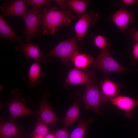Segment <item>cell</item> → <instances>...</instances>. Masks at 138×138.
I'll use <instances>...</instances> for the list:
<instances>
[{"label": "cell", "mask_w": 138, "mask_h": 138, "mask_svg": "<svg viewBox=\"0 0 138 138\" xmlns=\"http://www.w3.org/2000/svg\"><path fill=\"white\" fill-rule=\"evenodd\" d=\"M123 4L125 5H130L136 4L138 5V0H123Z\"/></svg>", "instance_id": "cell-28"}, {"label": "cell", "mask_w": 138, "mask_h": 138, "mask_svg": "<svg viewBox=\"0 0 138 138\" xmlns=\"http://www.w3.org/2000/svg\"><path fill=\"white\" fill-rule=\"evenodd\" d=\"M100 84L102 101H107L118 96L120 93V85L112 81L108 77L101 81Z\"/></svg>", "instance_id": "cell-12"}, {"label": "cell", "mask_w": 138, "mask_h": 138, "mask_svg": "<svg viewBox=\"0 0 138 138\" xmlns=\"http://www.w3.org/2000/svg\"><path fill=\"white\" fill-rule=\"evenodd\" d=\"M8 106L10 114L14 119L22 116L33 114L35 113L25 106L17 97L14 98Z\"/></svg>", "instance_id": "cell-14"}, {"label": "cell", "mask_w": 138, "mask_h": 138, "mask_svg": "<svg viewBox=\"0 0 138 138\" xmlns=\"http://www.w3.org/2000/svg\"><path fill=\"white\" fill-rule=\"evenodd\" d=\"M54 1L57 3L63 10H66L67 6L65 0H55Z\"/></svg>", "instance_id": "cell-27"}, {"label": "cell", "mask_w": 138, "mask_h": 138, "mask_svg": "<svg viewBox=\"0 0 138 138\" xmlns=\"http://www.w3.org/2000/svg\"><path fill=\"white\" fill-rule=\"evenodd\" d=\"M94 42L95 46L102 50L106 49L109 45L105 38L101 35L95 36Z\"/></svg>", "instance_id": "cell-24"}, {"label": "cell", "mask_w": 138, "mask_h": 138, "mask_svg": "<svg viewBox=\"0 0 138 138\" xmlns=\"http://www.w3.org/2000/svg\"><path fill=\"white\" fill-rule=\"evenodd\" d=\"M66 4L69 10L75 13L76 17L79 18L85 13L89 0H65Z\"/></svg>", "instance_id": "cell-17"}, {"label": "cell", "mask_w": 138, "mask_h": 138, "mask_svg": "<svg viewBox=\"0 0 138 138\" xmlns=\"http://www.w3.org/2000/svg\"><path fill=\"white\" fill-rule=\"evenodd\" d=\"M49 133L47 125L40 120L37 123L31 136L32 137L38 136L44 138Z\"/></svg>", "instance_id": "cell-22"}, {"label": "cell", "mask_w": 138, "mask_h": 138, "mask_svg": "<svg viewBox=\"0 0 138 138\" xmlns=\"http://www.w3.org/2000/svg\"><path fill=\"white\" fill-rule=\"evenodd\" d=\"M95 74L93 71L83 72L75 68L70 71L65 82V84L83 85L86 86L94 84Z\"/></svg>", "instance_id": "cell-6"}, {"label": "cell", "mask_w": 138, "mask_h": 138, "mask_svg": "<svg viewBox=\"0 0 138 138\" xmlns=\"http://www.w3.org/2000/svg\"><path fill=\"white\" fill-rule=\"evenodd\" d=\"M0 10L3 18L8 16L23 17L27 12L24 0H11L4 3L0 6Z\"/></svg>", "instance_id": "cell-8"}, {"label": "cell", "mask_w": 138, "mask_h": 138, "mask_svg": "<svg viewBox=\"0 0 138 138\" xmlns=\"http://www.w3.org/2000/svg\"><path fill=\"white\" fill-rule=\"evenodd\" d=\"M25 4L38 9L50 4V0H24Z\"/></svg>", "instance_id": "cell-23"}, {"label": "cell", "mask_w": 138, "mask_h": 138, "mask_svg": "<svg viewBox=\"0 0 138 138\" xmlns=\"http://www.w3.org/2000/svg\"><path fill=\"white\" fill-rule=\"evenodd\" d=\"M44 73L41 71L39 63L37 61L33 62L30 66L28 72L29 84L31 87H34L36 84H40V77L43 76Z\"/></svg>", "instance_id": "cell-18"}, {"label": "cell", "mask_w": 138, "mask_h": 138, "mask_svg": "<svg viewBox=\"0 0 138 138\" xmlns=\"http://www.w3.org/2000/svg\"><path fill=\"white\" fill-rule=\"evenodd\" d=\"M44 138H56L55 135L53 133H49Z\"/></svg>", "instance_id": "cell-30"}, {"label": "cell", "mask_w": 138, "mask_h": 138, "mask_svg": "<svg viewBox=\"0 0 138 138\" xmlns=\"http://www.w3.org/2000/svg\"><path fill=\"white\" fill-rule=\"evenodd\" d=\"M132 55L134 58L138 60V42H136L134 45L132 50Z\"/></svg>", "instance_id": "cell-26"}, {"label": "cell", "mask_w": 138, "mask_h": 138, "mask_svg": "<svg viewBox=\"0 0 138 138\" xmlns=\"http://www.w3.org/2000/svg\"><path fill=\"white\" fill-rule=\"evenodd\" d=\"M41 17L38 9L32 8L23 17L26 26L24 33L27 42H30L34 36L41 35L39 26Z\"/></svg>", "instance_id": "cell-4"}, {"label": "cell", "mask_w": 138, "mask_h": 138, "mask_svg": "<svg viewBox=\"0 0 138 138\" xmlns=\"http://www.w3.org/2000/svg\"><path fill=\"white\" fill-rule=\"evenodd\" d=\"M78 40L75 36L60 42L47 55L46 57L59 58L63 62L68 63L78 49Z\"/></svg>", "instance_id": "cell-3"}, {"label": "cell", "mask_w": 138, "mask_h": 138, "mask_svg": "<svg viewBox=\"0 0 138 138\" xmlns=\"http://www.w3.org/2000/svg\"><path fill=\"white\" fill-rule=\"evenodd\" d=\"M131 31V36L134 40L136 42H138V31L134 30L133 29Z\"/></svg>", "instance_id": "cell-29"}, {"label": "cell", "mask_w": 138, "mask_h": 138, "mask_svg": "<svg viewBox=\"0 0 138 138\" xmlns=\"http://www.w3.org/2000/svg\"><path fill=\"white\" fill-rule=\"evenodd\" d=\"M0 36L1 38L9 40L15 43L22 41L1 15L0 16Z\"/></svg>", "instance_id": "cell-16"}, {"label": "cell", "mask_w": 138, "mask_h": 138, "mask_svg": "<svg viewBox=\"0 0 138 138\" xmlns=\"http://www.w3.org/2000/svg\"><path fill=\"white\" fill-rule=\"evenodd\" d=\"M87 127V123L80 120L78 125L72 131L69 138H83Z\"/></svg>", "instance_id": "cell-21"}, {"label": "cell", "mask_w": 138, "mask_h": 138, "mask_svg": "<svg viewBox=\"0 0 138 138\" xmlns=\"http://www.w3.org/2000/svg\"><path fill=\"white\" fill-rule=\"evenodd\" d=\"M101 101V93L97 85L86 86L81 101L84 103L86 109H91L97 114H99L102 106Z\"/></svg>", "instance_id": "cell-5"}, {"label": "cell", "mask_w": 138, "mask_h": 138, "mask_svg": "<svg viewBox=\"0 0 138 138\" xmlns=\"http://www.w3.org/2000/svg\"><path fill=\"white\" fill-rule=\"evenodd\" d=\"M38 112L39 115L40 120L47 125L54 124L59 120L48 102L44 99L40 102Z\"/></svg>", "instance_id": "cell-13"}, {"label": "cell", "mask_w": 138, "mask_h": 138, "mask_svg": "<svg viewBox=\"0 0 138 138\" xmlns=\"http://www.w3.org/2000/svg\"><path fill=\"white\" fill-rule=\"evenodd\" d=\"M33 138H44L43 137L38 136H35L32 137Z\"/></svg>", "instance_id": "cell-31"}, {"label": "cell", "mask_w": 138, "mask_h": 138, "mask_svg": "<svg viewBox=\"0 0 138 138\" xmlns=\"http://www.w3.org/2000/svg\"><path fill=\"white\" fill-rule=\"evenodd\" d=\"M79 114L78 103L77 102H75L67 110L63 119V123L66 126H70L78 120Z\"/></svg>", "instance_id": "cell-19"}, {"label": "cell", "mask_w": 138, "mask_h": 138, "mask_svg": "<svg viewBox=\"0 0 138 138\" xmlns=\"http://www.w3.org/2000/svg\"><path fill=\"white\" fill-rule=\"evenodd\" d=\"M110 44L94 59L89 67L90 68L99 69L105 73L112 72H122L135 70L128 68L119 64L111 56L109 50Z\"/></svg>", "instance_id": "cell-2"}, {"label": "cell", "mask_w": 138, "mask_h": 138, "mask_svg": "<svg viewBox=\"0 0 138 138\" xmlns=\"http://www.w3.org/2000/svg\"><path fill=\"white\" fill-rule=\"evenodd\" d=\"M56 138H69V135L67 130L66 128L58 129L53 133Z\"/></svg>", "instance_id": "cell-25"}, {"label": "cell", "mask_w": 138, "mask_h": 138, "mask_svg": "<svg viewBox=\"0 0 138 138\" xmlns=\"http://www.w3.org/2000/svg\"><path fill=\"white\" fill-rule=\"evenodd\" d=\"M16 50L19 52H24L26 58H32L39 63H42L44 60L43 54L38 45L31 42L25 43L21 41L18 43Z\"/></svg>", "instance_id": "cell-10"}, {"label": "cell", "mask_w": 138, "mask_h": 138, "mask_svg": "<svg viewBox=\"0 0 138 138\" xmlns=\"http://www.w3.org/2000/svg\"><path fill=\"white\" fill-rule=\"evenodd\" d=\"M111 19L118 28L124 31L129 24L134 21V17L132 12L121 8L112 15Z\"/></svg>", "instance_id": "cell-11"}, {"label": "cell", "mask_w": 138, "mask_h": 138, "mask_svg": "<svg viewBox=\"0 0 138 138\" xmlns=\"http://www.w3.org/2000/svg\"><path fill=\"white\" fill-rule=\"evenodd\" d=\"M41 17L39 26L41 27L42 33L53 35L62 26L69 25L73 18L72 12L69 9L61 10L56 7L44 8L40 10Z\"/></svg>", "instance_id": "cell-1"}, {"label": "cell", "mask_w": 138, "mask_h": 138, "mask_svg": "<svg viewBox=\"0 0 138 138\" xmlns=\"http://www.w3.org/2000/svg\"><path fill=\"white\" fill-rule=\"evenodd\" d=\"M19 134V130L13 122L8 121L2 123L0 127V138H10L16 137Z\"/></svg>", "instance_id": "cell-20"}, {"label": "cell", "mask_w": 138, "mask_h": 138, "mask_svg": "<svg viewBox=\"0 0 138 138\" xmlns=\"http://www.w3.org/2000/svg\"><path fill=\"white\" fill-rule=\"evenodd\" d=\"M110 100L113 105L124 111L125 112V117L129 119L132 117V110L138 105V98L137 99H134L125 95H118Z\"/></svg>", "instance_id": "cell-9"}, {"label": "cell", "mask_w": 138, "mask_h": 138, "mask_svg": "<svg viewBox=\"0 0 138 138\" xmlns=\"http://www.w3.org/2000/svg\"><path fill=\"white\" fill-rule=\"evenodd\" d=\"M98 17V13L91 11L85 13L79 18L74 28L78 41H83L89 26L95 24Z\"/></svg>", "instance_id": "cell-7"}, {"label": "cell", "mask_w": 138, "mask_h": 138, "mask_svg": "<svg viewBox=\"0 0 138 138\" xmlns=\"http://www.w3.org/2000/svg\"><path fill=\"white\" fill-rule=\"evenodd\" d=\"M94 59L91 55L85 53L81 54L78 51L74 54L71 60L75 68L87 71V67L93 62Z\"/></svg>", "instance_id": "cell-15"}]
</instances>
